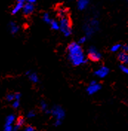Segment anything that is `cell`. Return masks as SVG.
<instances>
[{"label":"cell","mask_w":128,"mask_h":131,"mask_svg":"<svg viewBox=\"0 0 128 131\" xmlns=\"http://www.w3.org/2000/svg\"><path fill=\"white\" fill-rule=\"evenodd\" d=\"M67 50L68 60L72 63V65L79 66L87 63L88 60L84 55V51L81 45L78 42H73L70 43L67 48Z\"/></svg>","instance_id":"1"},{"label":"cell","mask_w":128,"mask_h":131,"mask_svg":"<svg viewBox=\"0 0 128 131\" xmlns=\"http://www.w3.org/2000/svg\"><path fill=\"white\" fill-rule=\"evenodd\" d=\"M50 114L55 118L54 125L56 127L60 126L65 118V112L62 106L56 105L50 110Z\"/></svg>","instance_id":"2"},{"label":"cell","mask_w":128,"mask_h":131,"mask_svg":"<svg viewBox=\"0 0 128 131\" xmlns=\"http://www.w3.org/2000/svg\"><path fill=\"white\" fill-rule=\"evenodd\" d=\"M59 23V30L64 34V37H69L71 35L72 26L69 16L60 18Z\"/></svg>","instance_id":"3"},{"label":"cell","mask_w":128,"mask_h":131,"mask_svg":"<svg viewBox=\"0 0 128 131\" xmlns=\"http://www.w3.org/2000/svg\"><path fill=\"white\" fill-rule=\"evenodd\" d=\"M99 28V23L97 19H92L89 22V23L84 25V31L88 37L92 36L94 32L98 30Z\"/></svg>","instance_id":"4"},{"label":"cell","mask_w":128,"mask_h":131,"mask_svg":"<svg viewBox=\"0 0 128 131\" xmlns=\"http://www.w3.org/2000/svg\"><path fill=\"white\" fill-rule=\"evenodd\" d=\"M88 54L89 59L94 62H98L102 58V54L93 46L90 47V49H88Z\"/></svg>","instance_id":"5"},{"label":"cell","mask_w":128,"mask_h":131,"mask_svg":"<svg viewBox=\"0 0 128 131\" xmlns=\"http://www.w3.org/2000/svg\"><path fill=\"white\" fill-rule=\"evenodd\" d=\"M110 72V70L106 66H101L99 67L96 72H95V75L97 76L98 78H104L106 76H107V74Z\"/></svg>","instance_id":"6"},{"label":"cell","mask_w":128,"mask_h":131,"mask_svg":"<svg viewBox=\"0 0 128 131\" xmlns=\"http://www.w3.org/2000/svg\"><path fill=\"white\" fill-rule=\"evenodd\" d=\"M101 89H102V86L100 83H96L94 84H90L89 86L87 88V92L89 95H94L96 92H98Z\"/></svg>","instance_id":"7"},{"label":"cell","mask_w":128,"mask_h":131,"mask_svg":"<svg viewBox=\"0 0 128 131\" xmlns=\"http://www.w3.org/2000/svg\"><path fill=\"white\" fill-rule=\"evenodd\" d=\"M34 10H35V5L27 2H26L24 3V7L22 8V11H23V14L24 15L31 14L34 11Z\"/></svg>","instance_id":"8"},{"label":"cell","mask_w":128,"mask_h":131,"mask_svg":"<svg viewBox=\"0 0 128 131\" xmlns=\"http://www.w3.org/2000/svg\"><path fill=\"white\" fill-rule=\"evenodd\" d=\"M118 59L122 63V65L128 66V54L124 51H121L118 54Z\"/></svg>","instance_id":"9"},{"label":"cell","mask_w":128,"mask_h":131,"mask_svg":"<svg viewBox=\"0 0 128 131\" xmlns=\"http://www.w3.org/2000/svg\"><path fill=\"white\" fill-rule=\"evenodd\" d=\"M24 3H25L24 1H22V0H19V1H17V2L16 3L15 6L13 7L12 11H11L12 14H17L19 10H21L23 8V7H24Z\"/></svg>","instance_id":"10"},{"label":"cell","mask_w":128,"mask_h":131,"mask_svg":"<svg viewBox=\"0 0 128 131\" xmlns=\"http://www.w3.org/2000/svg\"><path fill=\"white\" fill-rule=\"evenodd\" d=\"M26 74L28 76V78L30 79V81L33 82V83H37L39 81V78L38 74L36 72H27Z\"/></svg>","instance_id":"11"},{"label":"cell","mask_w":128,"mask_h":131,"mask_svg":"<svg viewBox=\"0 0 128 131\" xmlns=\"http://www.w3.org/2000/svg\"><path fill=\"white\" fill-rule=\"evenodd\" d=\"M24 122H25V120H24V118H22V117H19V118H17V121H16V124H15V126H13V131H18L23 125H24Z\"/></svg>","instance_id":"12"},{"label":"cell","mask_w":128,"mask_h":131,"mask_svg":"<svg viewBox=\"0 0 128 131\" xmlns=\"http://www.w3.org/2000/svg\"><path fill=\"white\" fill-rule=\"evenodd\" d=\"M58 15L60 18L69 16V12H68L67 8H64L63 6H60L58 8Z\"/></svg>","instance_id":"13"},{"label":"cell","mask_w":128,"mask_h":131,"mask_svg":"<svg viewBox=\"0 0 128 131\" xmlns=\"http://www.w3.org/2000/svg\"><path fill=\"white\" fill-rule=\"evenodd\" d=\"M89 5V1L88 0H79L77 2V8L80 10H84L86 9Z\"/></svg>","instance_id":"14"},{"label":"cell","mask_w":128,"mask_h":131,"mask_svg":"<svg viewBox=\"0 0 128 131\" xmlns=\"http://www.w3.org/2000/svg\"><path fill=\"white\" fill-rule=\"evenodd\" d=\"M16 120V115H9L7 116L6 119H5V125L8 126V125H13V124L14 123Z\"/></svg>","instance_id":"15"},{"label":"cell","mask_w":128,"mask_h":131,"mask_svg":"<svg viewBox=\"0 0 128 131\" xmlns=\"http://www.w3.org/2000/svg\"><path fill=\"white\" fill-rule=\"evenodd\" d=\"M9 27H10V31L12 34H15L19 31V27L14 23V22H10L9 23Z\"/></svg>","instance_id":"16"},{"label":"cell","mask_w":128,"mask_h":131,"mask_svg":"<svg viewBox=\"0 0 128 131\" xmlns=\"http://www.w3.org/2000/svg\"><path fill=\"white\" fill-rule=\"evenodd\" d=\"M41 110L44 112H45L47 114H50V110H48V104L45 101H41L40 103Z\"/></svg>","instance_id":"17"},{"label":"cell","mask_w":128,"mask_h":131,"mask_svg":"<svg viewBox=\"0 0 128 131\" xmlns=\"http://www.w3.org/2000/svg\"><path fill=\"white\" fill-rule=\"evenodd\" d=\"M50 26L51 28V29L54 30V31H58L59 30V23L55 20V19H52L50 23Z\"/></svg>","instance_id":"18"},{"label":"cell","mask_w":128,"mask_h":131,"mask_svg":"<svg viewBox=\"0 0 128 131\" xmlns=\"http://www.w3.org/2000/svg\"><path fill=\"white\" fill-rule=\"evenodd\" d=\"M42 19H43V21H44L45 23H48V24H50V21L52 20V19L50 18V16L48 13H45V14H43V16H42Z\"/></svg>","instance_id":"19"},{"label":"cell","mask_w":128,"mask_h":131,"mask_svg":"<svg viewBox=\"0 0 128 131\" xmlns=\"http://www.w3.org/2000/svg\"><path fill=\"white\" fill-rule=\"evenodd\" d=\"M121 47H122V46L121 45V44H115V45H113L112 47H111V51L112 52H117V51H119L121 49Z\"/></svg>","instance_id":"20"},{"label":"cell","mask_w":128,"mask_h":131,"mask_svg":"<svg viewBox=\"0 0 128 131\" xmlns=\"http://www.w3.org/2000/svg\"><path fill=\"white\" fill-rule=\"evenodd\" d=\"M120 69L122 72H124V73L126 74H128V66H127L122 65V64H121V65L120 66Z\"/></svg>","instance_id":"21"},{"label":"cell","mask_w":128,"mask_h":131,"mask_svg":"<svg viewBox=\"0 0 128 131\" xmlns=\"http://www.w3.org/2000/svg\"><path fill=\"white\" fill-rule=\"evenodd\" d=\"M6 99L8 100V101H13L15 100V94H8L7 96H6Z\"/></svg>","instance_id":"22"},{"label":"cell","mask_w":128,"mask_h":131,"mask_svg":"<svg viewBox=\"0 0 128 131\" xmlns=\"http://www.w3.org/2000/svg\"><path fill=\"white\" fill-rule=\"evenodd\" d=\"M36 116V113L33 111V110H31L28 112V113L27 114V117L28 118H34Z\"/></svg>","instance_id":"23"},{"label":"cell","mask_w":128,"mask_h":131,"mask_svg":"<svg viewBox=\"0 0 128 131\" xmlns=\"http://www.w3.org/2000/svg\"><path fill=\"white\" fill-rule=\"evenodd\" d=\"M4 131H13V125H8V126L5 125Z\"/></svg>","instance_id":"24"},{"label":"cell","mask_w":128,"mask_h":131,"mask_svg":"<svg viewBox=\"0 0 128 131\" xmlns=\"http://www.w3.org/2000/svg\"><path fill=\"white\" fill-rule=\"evenodd\" d=\"M19 104H20V103H19V101L15 100V101L13 102V104H12V106H13V108L17 109V108L19 106Z\"/></svg>","instance_id":"25"},{"label":"cell","mask_w":128,"mask_h":131,"mask_svg":"<svg viewBox=\"0 0 128 131\" xmlns=\"http://www.w3.org/2000/svg\"><path fill=\"white\" fill-rule=\"evenodd\" d=\"M87 40V38H86V37H81L80 39L79 40V42H78V43L81 45V44H83V43H84Z\"/></svg>","instance_id":"26"},{"label":"cell","mask_w":128,"mask_h":131,"mask_svg":"<svg viewBox=\"0 0 128 131\" xmlns=\"http://www.w3.org/2000/svg\"><path fill=\"white\" fill-rule=\"evenodd\" d=\"M24 131H35V128H34L33 126L29 125V126H27V127L24 128Z\"/></svg>","instance_id":"27"},{"label":"cell","mask_w":128,"mask_h":131,"mask_svg":"<svg viewBox=\"0 0 128 131\" xmlns=\"http://www.w3.org/2000/svg\"><path fill=\"white\" fill-rule=\"evenodd\" d=\"M121 49L123 50L122 51H124V52H126V53H127V52H128V45H124V46H122V47H121Z\"/></svg>","instance_id":"28"},{"label":"cell","mask_w":128,"mask_h":131,"mask_svg":"<svg viewBox=\"0 0 128 131\" xmlns=\"http://www.w3.org/2000/svg\"><path fill=\"white\" fill-rule=\"evenodd\" d=\"M21 98V94L20 93H16L15 94V100H17V101H19Z\"/></svg>","instance_id":"29"},{"label":"cell","mask_w":128,"mask_h":131,"mask_svg":"<svg viewBox=\"0 0 128 131\" xmlns=\"http://www.w3.org/2000/svg\"><path fill=\"white\" fill-rule=\"evenodd\" d=\"M27 2H29V3H31V4H33V5H35V3L36 2V0H27Z\"/></svg>","instance_id":"30"}]
</instances>
